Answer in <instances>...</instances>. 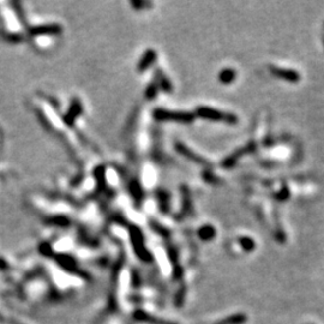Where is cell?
I'll return each mask as SVG.
<instances>
[{"instance_id": "6da1fadb", "label": "cell", "mask_w": 324, "mask_h": 324, "mask_svg": "<svg viewBox=\"0 0 324 324\" xmlns=\"http://www.w3.org/2000/svg\"><path fill=\"white\" fill-rule=\"evenodd\" d=\"M1 321H2V318H1V316H0V322H1Z\"/></svg>"}]
</instances>
